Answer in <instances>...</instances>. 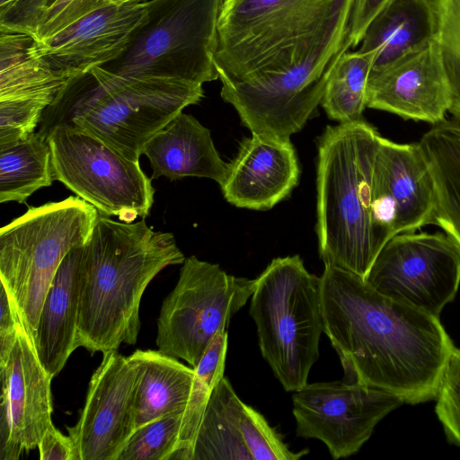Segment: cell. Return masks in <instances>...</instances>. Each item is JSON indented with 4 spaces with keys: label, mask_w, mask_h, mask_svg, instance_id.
I'll use <instances>...</instances> for the list:
<instances>
[{
    "label": "cell",
    "mask_w": 460,
    "mask_h": 460,
    "mask_svg": "<svg viewBox=\"0 0 460 460\" xmlns=\"http://www.w3.org/2000/svg\"><path fill=\"white\" fill-rule=\"evenodd\" d=\"M323 332L345 381L386 391L403 403L436 399L454 344L438 316L397 302L347 270L324 264Z\"/></svg>",
    "instance_id": "cell-1"
},
{
    "label": "cell",
    "mask_w": 460,
    "mask_h": 460,
    "mask_svg": "<svg viewBox=\"0 0 460 460\" xmlns=\"http://www.w3.org/2000/svg\"><path fill=\"white\" fill-rule=\"evenodd\" d=\"M185 258L172 233L98 215L83 246L76 348L91 353L137 342L146 288L164 268Z\"/></svg>",
    "instance_id": "cell-2"
},
{
    "label": "cell",
    "mask_w": 460,
    "mask_h": 460,
    "mask_svg": "<svg viewBox=\"0 0 460 460\" xmlns=\"http://www.w3.org/2000/svg\"><path fill=\"white\" fill-rule=\"evenodd\" d=\"M381 135L363 119L328 126L318 141L316 233L320 257L363 279L389 241L372 218Z\"/></svg>",
    "instance_id": "cell-3"
},
{
    "label": "cell",
    "mask_w": 460,
    "mask_h": 460,
    "mask_svg": "<svg viewBox=\"0 0 460 460\" xmlns=\"http://www.w3.org/2000/svg\"><path fill=\"white\" fill-rule=\"evenodd\" d=\"M204 97L202 84L115 75L102 66L69 80L42 114L45 138L58 126L84 129L139 161L146 143Z\"/></svg>",
    "instance_id": "cell-4"
},
{
    "label": "cell",
    "mask_w": 460,
    "mask_h": 460,
    "mask_svg": "<svg viewBox=\"0 0 460 460\" xmlns=\"http://www.w3.org/2000/svg\"><path fill=\"white\" fill-rule=\"evenodd\" d=\"M347 0H223L214 63L222 84L277 73L324 37Z\"/></svg>",
    "instance_id": "cell-5"
},
{
    "label": "cell",
    "mask_w": 460,
    "mask_h": 460,
    "mask_svg": "<svg viewBox=\"0 0 460 460\" xmlns=\"http://www.w3.org/2000/svg\"><path fill=\"white\" fill-rule=\"evenodd\" d=\"M249 314L263 358L288 392L308 384L323 332L321 277L299 255L273 259L256 278Z\"/></svg>",
    "instance_id": "cell-6"
},
{
    "label": "cell",
    "mask_w": 460,
    "mask_h": 460,
    "mask_svg": "<svg viewBox=\"0 0 460 460\" xmlns=\"http://www.w3.org/2000/svg\"><path fill=\"white\" fill-rule=\"evenodd\" d=\"M99 213L79 197L29 207L0 230V280L32 343L49 285L66 255L88 240Z\"/></svg>",
    "instance_id": "cell-7"
},
{
    "label": "cell",
    "mask_w": 460,
    "mask_h": 460,
    "mask_svg": "<svg viewBox=\"0 0 460 460\" xmlns=\"http://www.w3.org/2000/svg\"><path fill=\"white\" fill-rule=\"evenodd\" d=\"M146 16L126 49L102 67L121 76L217 80L214 63L223 0L145 1Z\"/></svg>",
    "instance_id": "cell-8"
},
{
    "label": "cell",
    "mask_w": 460,
    "mask_h": 460,
    "mask_svg": "<svg viewBox=\"0 0 460 460\" xmlns=\"http://www.w3.org/2000/svg\"><path fill=\"white\" fill-rule=\"evenodd\" d=\"M353 0L340 12L324 37L304 58L277 73L222 84L221 97L252 134L290 140L312 117L342 54L352 48Z\"/></svg>",
    "instance_id": "cell-9"
},
{
    "label": "cell",
    "mask_w": 460,
    "mask_h": 460,
    "mask_svg": "<svg viewBox=\"0 0 460 460\" xmlns=\"http://www.w3.org/2000/svg\"><path fill=\"white\" fill-rule=\"evenodd\" d=\"M54 180L93 206L100 215L131 223L149 215L155 189L134 161L98 137L58 126L46 137Z\"/></svg>",
    "instance_id": "cell-10"
},
{
    "label": "cell",
    "mask_w": 460,
    "mask_h": 460,
    "mask_svg": "<svg viewBox=\"0 0 460 460\" xmlns=\"http://www.w3.org/2000/svg\"><path fill=\"white\" fill-rule=\"evenodd\" d=\"M255 279L227 274L218 264L190 256L157 320L156 345L197 367L216 333L251 298Z\"/></svg>",
    "instance_id": "cell-11"
},
{
    "label": "cell",
    "mask_w": 460,
    "mask_h": 460,
    "mask_svg": "<svg viewBox=\"0 0 460 460\" xmlns=\"http://www.w3.org/2000/svg\"><path fill=\"white\" fill-rule=\"evenodd\" d=\"M364 279L385 296L439 316L460 285V252L444 232L398 234Z\"/></svg>",
    "instance_id": "cell-12"
},
{
    "label": "cell",
    "mask_w": 460,
    "mask_h": 460,
    "mask_svg": "<svg viewBox=\"0 0 460 460\" xmlns=\"http://www.w3.org/2000/svg\"><path fill=\"white\" fill-rule=\"evenodd\" d=\"M292 402L296 435L321 440L333 459L358 453L377 423L403 403L386 391L345 380L307 384Z\"/></svg>",
    "instance_id": "cell-13"
},
{
    "label": "cell",
    "mask_w": 460,
    "mask_h": 460,
    "mask_svg": "<svg viewBox=\"0 0 460 460\" xmlns=\"http://www.w3.org/2000/svg\"><path fill=\"white\" fill-rule=\"evenodd\" d=\"M102 354L79 420L66 427L74 460H118L136 430L137 368L117 350Z\"/></svg>",
    "instance_id": "cell-14"
},
{
    "label": "cell",
    "mask_w": 460,
    "mask_h": 460,
    "mask_svg": "<svg viewBox=\"0 0 460 460\" xmlns=\"http://www.w3.org/2000/svg\"><path fill=\"white\" fill-rule=\"evenodd\" d=\"M0 376V460H18L23 452L38 447L53 425L52 377L22 323Z\"/></svg>",
    "instance_id": "cell-15"
},
{
    "label": "cell",
    "mask_w": 460,
    "mask_h": 460,
    "mask_svg": "<svg viewBox=\"0 0 460 460\" xmlns=\"http://www.w3.org/2000/svg\"><path fill=\"white\" fill-rule=\"evenodd\" d=\"M366 104L405 120L431 125L445 120L451 91L434 40L371 71Z\"/></svg>",
    "instance_id": "cell-16"
},
{
    "label": "cell",
    "mask_w": 460,
    "mask_h": 460,
    "mask_svg": "<svg viewBox=\"0 0 460 460\" xmlns=\"http://www.w3.org/2000/svg\"><path fill=\"white\" fill-rule=\"evenodd\" d=\"M146 12L145 2L112 4L37 41L40 51L56 73L71 80L119 58Z\"/></svg>",
    "instance_id": "cell-17"
},
{
    "label": "cell",
    "mask_w": 460,
    "mask_h": 460,
    "mask_svg": "<svg viewBox=\"0 0 460 460\" xmlns=\"http://www.w3.org/2000/svg\"><path fill=\"white\" fill-rule=\"evenodd\" d=\"M299 175L290 140L252 134L228 164L220 187L225 199L237 208L268 210L291 193Z\"/></svg>",
    "instance_id": "cell-18"
},
{
    "label": "cell",
    "mask_w": 460,
    "mask_h": 460,
    "mask_svg": "<svg viewBox=\"0 0 460 460\" xmlns=\"http://www.w3.org/2000/svg\"><path fill=\"white\" fill-rule=\"evenodd\" d=\"M372 192L385 193L396 205V234L432 225L435 191L427 159L418 142L396 143L380 137Z\"/></svg>",
    "instance_id": "cell-19"
},
{
    "label": "cell",
    "mask_w": 460,
    "mask_h": 460,
    "mask_svg": "<svg viewBox=\"0 0 460 460\" xmlns=\"http://www.w3.org/2000/svg\"><path fill=\"white\" fill-rule=\"evenodd\" d=\"M153 169L151 179L208 178L221 185L228 164L217 153L208 128L193 116L176 115L144 146Z\"/></svg>",
    "instance_id": "cell-20"
},
{
    "label": "cell",
    "mask_w": 460,
    "mask_h": 460,
    "mask_svg": "<svg viewBox=\"0 0 460 460\" xmlns=\"http://www.w3.org/2000/svg\"><path fill=\"white\" fill-rule=\"evenodd\" d=\"M83 246L73 248L60 263L46 294L33 346L53 378L76 349L79 275Z\"/></svg>",
    "instance_id": "cell-21"
},
{
    "label": "cell",
    "mask_w": 460,
    "mask_h": 460,
    "mask_svg": "<svg viewBox=\"0 0 460 460\" xmlns=\"http://www.w3.org/2000/svg\"><path fill=\"white\" fill-rule=\"evenodd\" d=\"M434 25L430 0H393L368 25L358 50L378 70L431 41Z\"/></svg>",
    "instance_id": "cell-22"
},
{
    "label": "cell",
    "mask_w": 460,
    "mask_h": 460,
    "mask_svg": "<svg viewBox=\"0 0 460 460\" xmlns=\"http://www.w3.org/2000/svg\"><path fill=\"white\" fill-rule=\"evenodd\" d=\"M128 358L137 372L136 429L155 419L183 413L193 386L194 368L159 349H137Z\"/></svg>",
    "instance_id": "cell-23"
},
{
    "label": "cell",
    "mask_w": 460,
    "mask_h": 460,
    "mask_svg": "<svg viewBox=\"0 0 460 460\" xmlns=\"http://www.w3.org/2000/svg\"><path fill=\"white\" fill-rule=\"evenodd\" d=\"M418 143L434 183L432 225L438 226L460 252V122L446 119L432 125Z\"/></svg>",
    "instance_id": "cell-24"
},
{
    "label": "cell",
    "mask_w": 460,
    "mask_h": 460,
    "mask_svg": "<svg viewBox=\"0 0 460 460\" xmlns=\"http://www.w3.org/2000/svg\"><path fill=\"white\" fill-rule=\"evenodd\" d=\"M68 81L53 70L32 36L0 31V101H54Z\"/></svg>",
    "instance_id": "cell-25"
},
{
    "label": "cell",
    "mask_w": 460,
    "mask_h": 460,
    "mask_svg": "<svg viewBox=\"0 0 460 460\" xmlns=\"http://www.w3.org/2000/svg\"><path fill=\"white\" fill-rule=\"evenodd\" d=\"M53 181L50 148L38 131L23 140L0 146L1 203H24Z\"/></svg>",
    "instance_id": "cell-26"
},
{
    "label": "cell",
    "mask_w": 460,
    "mask_h": 460,
    "mask_svg": "<svg viewBox=\"0 0 460 460\" xmlns=\"http://www.w3.org/2000/svg\"><path fill=\"white\" fill-rule=\"evenodd\" d=\"M232 389L225 376L214 388L195 438L191 460H252L229 411Z\"/></svg>",
    "instance_id": "cell-27"
},
{
    "label": "cell",
    "mask_w": 460,
    "mask_h": 460,
    "mask_svg": "<svg viewBox=\"0 0 460 460\" xmlns=\"http://www.w3.org/2000/svg\"><path fill=\"white\" fill-rule=\"evenodd\" d=\"M227 341V330L218 331L194 367L193 386L182 414L177 447L169 460H191V450L206 407L214 388L224 377Z\"/></svg>",
    "instance_id": "cell-28"
},
{
    "label": "cell",
    "mask_w": 460,
    "mask_h": 460,
    "mask_svg": "<svg viewBox=\"0 0 460 460\" xmlns=\"http://www.w3.org/2000/svg\"><path fill=\"white\" fill-rule=\"evenodd\" d=\"M371 69L372 58L367 53L347 51L341 56L321 101L330 119L340 123L362 119Z\"/></svg>",
    "instance_id": "cell-29"
},
{
    "label": "cell",
    "mask_w": 460,
    "mask_h": 460,
    "mask_svg": "<svg viewBox=\"0 0 460 460\" xmlns=\"http://www.w3.org/2000/svg\"><path fill=\"white\" fill-rule=\"evenodd\" d=\"M228 407L252 460H298L309 450H289L282 437L256 410L244 403L234 388L228 395Z\"/></svg>",
    "instance_id": "cell-30"
},
{
    "label": "cell",
    "mask_w": 460,
    "mask_h": 460,
    "mask_svg": "<svg viewBox=\"0 0 460 460\" xmlns=\"http://www.w3.org/2000/svg\"><path fill=\"white\" fill-rule=\"evenodd\" d=\"M436 43L450 91L448 112L460 122V0H430Z\"/></svg>",
    "instance_id": "cell-31"
},
{
    "label": "cell",
    "mask_w": 460,
    "mask_h": 460,
    "mask_svg": "<svg viewBox=\"0 0 460 460\" xmlns=\"http://www.w3.org/2000/svg\"><path fill=\"white\" fill-rule=\"evenodd\" d=\"M182 414L166 415L137 428L118 460H169L177 447Z\"/></svg>",
    "instance_id": "cell-32"
},
{
    "label": "cell",
    "mask_w": 460,
    "mask_h": 460,
    "mask_svg": "<svg viewBox=\"0 0 460 460\" xmlns=\"http://www.w3.org/2000/svg\"><path fill=\"white\" fill-rule=\"evenodd\" d=\"M49 99L0 101V146L27 138L40 125Z\"/></svg>",
    "instance_id": "cell-33"
},
{
    "label": "cell",
    "mask_w": 460,
    "mask_h": 460,
    "mask_svg": "<svg viewBox=\"0 0 460 460\" xmlns=\"http://www.w3.org/2000/svg\"><path fill=\"white\" fill-rule=\"evenodd\" d=\"M435 411L451 443L460 447V349L454 347L444 368Z\"/></svg>",
    "instance_id": "cell-34"
},
{
    "label": "cell",
    "mask_w": 460,
    "mask_h": 460,
    "mask_svg": "<svg viewBox=\"0 0 460 460\" xmlns=\"http://www.w3.org/2000/svg\"><path fill=\"white\" fill-rule=\"evenodd\" d=\"M112 0H52L37 19L31 36L49 40L81 18L112 4Z\"/></svg>",
    "instance_id": "cell-35"
},
{
    "label": "cell",
    "mask_w": 460,
    "mask_h": 460,
    "mask_svg": "<svg viewBox=\"0 0 460 460\" xmlns=\"http://www.w3.org/2000/svg\"><path fill=\"white\" fill-rule=\"evenodd\" d=\"M49 4V0H15L0 11V31L31 36L38 17Z\"/></svg>",
    "instance_id": "cell-36"
},
{
    "label": "cell",
    "mask_w": 460,
    "mask_h": 460,
    "mask_svg": "<svg viewBox=\"0 0 460 460\" xmlns=\"http://www.w3.org/2000/svg\"><path fill=\"white\" fill-rule=\"evenodd\" d=\"M21 323L18 312L9 293L1 284L0 292V367H3L14 345Z\"/></svg>",
    "instance_id": "cell-37"
},
{
    "label": "cell",
    "mask_w": 460,
    "mask_h": 460,
    "mask_svg": "<svg viewBox=\"0 0 460 460\" xmlns=\"http://www.w3.org/2000/svg\"><path fill=\"white\" fill-rule=\"evenodd\" d=\"M393 0H353L350 17L352 48L358 45L374 18Z\"/></svg>",
    "instance_id": "cell-38"
},
{
    "label": "cell",
    "mask_w": 460,
    "mask_h": 460,
    "mask_svg": "<svg viewBox=\"0 0 460 460\" xmlns=\"http://www.w3.org/2000/svg\"><path fill=\"white\" fill-rule=\"evenodd\" d=\"M40 460H74V447L69 436L51 425L38 445Z\"/></svg>",
    "instance_id": "cell-39"
},
{
    "label": "cell",
    "mask_w": 460,
    "mask_h": 460,
    "mask_svg": "<svg viewBox=\"0 0 460 460\" xmlns=\"http://www.w3.org/2000/svg\"><path fill=\"white\" fill-rule=\"evenodd\" d=\"M15 0H0V11L9 7Z\"/></svg>",
    "instance_id": "cell-40"
},
{
    "label": "cell",
    "mask_w": 460,
    "mask_h": 460,
    "mask_svg": "<svg viewBox=\"0 0 460 460\" xmlns=\"http://www.w3.org/2000/svg\"><path fill=\"white\" fill-rule=\"evenodd\" d=\"M146 0H112L113 4H122L126 3H132V2H144Z\"/></svg>",
    "instance_id": "cell-41"
}]
</instances>
